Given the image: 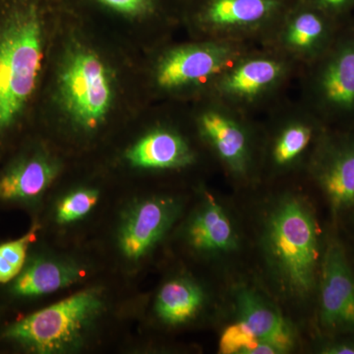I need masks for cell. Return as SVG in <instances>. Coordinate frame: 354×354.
<instances>
[{"instance_id":"cell-1","label":"cell","mask_w":354,"mask_h":354,"mask_svg":"<svg viewBox=\"0 0 354 354\" xmlns=\"http://www.w3.org/2000/svg\"><path fill=\"white\" fill-rule=\"evenodd\" d=\"M152 104L144 53L66 8L51 48L35 132L50 143L57 138L86 146L130 129Z\"/></svg>"},{"instance_id":"cell-2","label":"cell","mask_w":354,"mask_h":354,"mask_svg":"<svg viewBox=\"0 0 354 354\" xmlns=\"http://www.w3.org/2000/svg\"><path fill=\"white\" fill-rule=\"evenodd\" d=\"M62 0H0V160L35 132Z\"/></svg>"},{"instance_id":"cell-3","label":"cell","mask_w":354,"mask_h":354,"mask_svg":"<svg viewBox=\"0 0 354 354\" xmlns=\"http://www.w3.org/2000/svg\"><path fill=\"white\" fill-rule=\"evenodd\" d=\"M304 198L286 194L268 213L262 247L268 270L286 295L305 300L318 288L323 251L313 209Z\"/></svg>"},{"instance_id":"cell-4","label":"cell","mask_w":354,"mask_h":354,"mask_svg":"<svg viewBox=\"0 0 354 354\" xmlns=\"http://www.w3.org/2000/svg\"><path fill=\"white\" fill-rule=\"evenodd\" d=\"M256 46L188 38L144 53L147 88L153 104H189L208 94L216 77Z\"/></svg>"},{"instance_id":"cell-5","label":"cell","mask_w":354,"mask_h":354,"mask_svg":"<svg viewBox=\"0 0 354 354\" xmlns=\"http://www.w3.org/2000/svg\"><path fill=\"white\" fill-rule=\"evenodd\" d=\"M106 307L102 290L79 291L46 308L0 326V346L25 353H64L78 348Z\"/></svg>"},{"instance_id":"cell-6","label":"cell","mask_w":354,"mask_h":354,"mask_svg":"<svg viewBox=\"0 0 354 354\" xmlns=\"http://www.w3.org/2000/svg\"><path fill=\"white\" fill-rule=\"evenodd\" d=\"M301 70L271 48L252 46L221 72L205 97L258 118L288 97Z\"/></svg>"},{"instance_id":"cell-7","label":"cell","mask_w":354,"mask_h":354,"mask_svg":"<svg viewBox=\"0 0 354 354\" xmlns=\"http://www.w3.org/2000/svg\"><path fill=\"white\" fill-rule=\"evenodd\" d=\"M297 86L298 101L326 127L354 128V14L342 23L329 50L302 68Z\"/></svg>"},{"instance_id":"cell-8","label":"cell","mask_w":354,"mask_h":354,"mask_svg":"<svg viewBox=\"0 0 354 354\" xmlns=\"http://www.w3.org/2000/svg\"><path fill=\"white\" fill-rule=\"evenodd\" d=\"M138 134L123 150L134 171L176 172L199 164L201 153L186 104H153L136 122Z\"/></svg>"},{"instance_id":"cell-9","label":"cell","mask_w":354,"mask_h":354,"mask_svg":"<svg viewBox=\"0 0 354 354\" xmlns=\"http://www.w3.org/2000/svg\"><path fill=\"white\" fill-rule=\"evenodd\" d=\"M295 0H183L188 38L261 46Z\"/></svg>"},{"instance_id":"cell-10","label":"cell","mask_w":354,"mask_h":354,"mask_svg":"<svg viewBox=\"0 0 354 354\" xmlns=\"http://www.w3.org/2000/svg\"><path fill=\"white\" fill-rule=\"evenodd\" d=\"M72 13L146 53L181 29L183 0H62Z\"/></svg>"},{"instance_id":"cell-11","label":"cell","mask_w":354,"mask_h":354,"mask_svg":"<svg viewBox=\"0 0 354 354\" xmlns=\"http://www.w3.org/2000/svg\"><path fill=\"white\" fill-rule=\"evenodd\" d=\"M186 106L203 148L228 176L246 183L259 174V118L209 97Z\"/></svg>"},{"instance_id":"cell-12","label":"cell","mask_w":354,"mask_h":354,"mask_svg":"<svg viewBox=\"0 0 354 354\" xmlns=\"http://www.w3.org/2000/svg\"><path fill=\"white\" fill-rule=\"evenodd\" d=\"M260 122L259 174L272 176L304 172L325 131L322 121L297 99L286 97L262 116Z\"/></svg>"},{"instance_id":"cell-13","label":"cell","mask_w":354,"mask_h":354,"mask_svg":"<svg viewBox=\"0 0 354 354\" xmlns=\"http://www.w3.org/2000/svg\"><path fill=\"white\" fill-rule=\"evenodd\" d=\"M64 156L37 132L0 160V205L30 207L64 171Z\"/></svg>"},{"instance_id":"cell-14","label":"cell","mask_w":354,"mask_h":354,"mask_svg":"<svg viewBox=\"0 0 354 354\" xmlns=\"http://www.w3.org/2000/svg\"><path fill=\"white\" fill-rule=\"evenodd\" d=\"M304 174L327 199L335 216L349 213L354 207V128H326Z\"/></svg>"},{"instance_id":"cell-15","label":"cell","mask_w":354,"mask_h":354,"mask_svg":"<svg viewBox=\"0 0 354 354\" xmlns=\"http://www.w3.org/2000/svg\"><path fill=\"white\" fill-rule=\"evenodd\" d=\"M342 23L304 0H295L261 46L285 55L304 68L329 50Z\"/></svg>"},{"instance_id":"cell-16","label":"cell","mask_w":354,"mask_h":354,"mask_svg":"<svg viewBox=\"0 0 354 354\" xmlns=\"http://www.w3.org/2000/svg\"><path fill=\"white\" fill-rule=\"evenodd\" d=\"M317 290L321 329L328 337L354 335V269L337 237L330 236L324 247Z\"/></svg>"},{"instance_id":"cell-17","label":"cell","mask_w":354,"mask_h":354,"mask_svg":"<svg viewBox=\"0 0 354 354\" xmlns=\"http://www.w3.org/2000/svg\"><path fill=\"white\" fill-rule=\"evenodd\" d=\"M178 212V204L171 197L137 203L121 223L118 243L123 255L135 261L145 257L169 232Z\"/></svg>"},{"instance_id":"cell-18","label":"cell","mask_w":354,"mask_h":354,"mask_svg":"<svg viewBox=\"0 0 354 354\" xmlns=\"http://www.w3.org/2000/svg\"><path fill=\"white\" fill-rule=\"evenodd\" d=\"M84 270L75 263L53 259L30 252L22 271L10 283L0 286V309L4 305H21L74 285Z\"/></svg>"},{"instance_id":"cell-19","label":"cell","mask_w":354,"mask_h":354,"mask_svg":"<svg viewBox=\"0 0 354 354\" xmlns=\"http://www.w3.org/2000/svg\"><path fill=\"white\" fill-rule=\"evenodd\" d=\"M234 306L237 321L277 354L290 353L295 348L297 335L292 326L259 291L248 286L237 288Z\"/></svg>"},{"instance_id":"cell-20","label":"cell","mask_w":354,"mask_h":354,"mask_svg":"<svg viewBox=\"0 0 354 354\" xmlns=\"http://www.w3.org/2000/svg\"><path fill=\"white\" fill-rule=\"evenodd\" d=\"M186 234L190 245L203 253H230L239 246L230 216L212 197L207 198L193 215Z\"/></svg>"},{"instance_id":"cell-21","label":"cell","mask_w":354,"mask_h":354,"mask_svg":"<svg viewBox=\"0 0 354 354\" xmlns=\"http://www.w3.org/2000/svg\"><path fill=\"white\" fill-rule=\"evenodd\" d=\"M201 286L187 279L167 281L160 288L156 300V312L169 325H180L199 313L204 304Z\"/></svg>"},{"instance_id":"cell-22","label":"cell","mask_w":354,"mask_h":354,"mask_svg":"<svg viewBox=\"0 0 354 354\" xmlns=\"http://www.w3.org/2000/svg\"><path fill=\"white\" fill-rule=\"evenodd\" d=\"M39 230L37 223L22 236L0 243V286L12 281L22 271Z\"/></svg>"},{"instance_id":"cell-23","label":"cell","mask_w":354,"mask_h":354,"mask_svg":"<svg viewBox=\"0 0 354 354\" xmlns=\"http://www.w3.org/2000/svg\"><path fill=\"white\" fill-rule=\"evenodd\" d=\"M220 351L223 354H277L271 346L258 341L239 321L223 330Z\"/></svg>"},{"instance_id":"cell-24","label":"cell","mask_w":354,"mask_h":354,"mask_svg":"<svg viewBox=\"0 0 354 354\" xmlns=\"http://www.w3.org/2000/svg\"><path fill=\"white\" fill-rule=\"evenodd\" d=\"M99 197V191L93 188H81L66 195L57 206V223L65 225L87 216L97 205Z\"/></svg>"},{"instance_id":"cell-25","label":"cell","mask_w":354,"mask_h":354,"mask_svg":"<svg viewBox=\"0 0 354 354\" xmlns=\"http://www.w3.org/2000/svg\"><path fill=\"white\" fill-rule=\"evenodd\" d=\"M333 19L344 22L354 14V0H304Z\"/></svg>"},{"instance_id":"cell-26","label":"cell","mask_w":354,"mask_h":354,"mask_svg":"<svg viewBox=\"0 0 354 354\" xmlns=\"http://www.w3.org/2000/svg\"><path fill=\"white\" fill-rule=\"evenodd\" d=\"M323 354H354V335H339L329 337L320 348Z\"/></svg>"},{"instance_id":"cell-27","label":"cell","mask_w":354,"mask_h":354,"mask_svg":"<svg viewBox=\"0 0 354 354\" xmlns=\"http://www.w3.org/2000/svg\"><path fill=\"white\" fill-rule=\"evenodd\" d=\"M351 213L353 214V220L354 221V207H353V209H351Z\"/></svg>"}]
</instances>
